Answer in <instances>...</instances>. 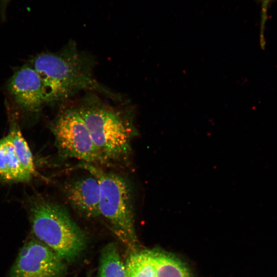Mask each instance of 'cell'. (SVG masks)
Returning <instances> with one entry per match:
<instances>
[{
	"label": "cell",
	"mask_w": 277,
	"mask_h": 277,
	"mask_svg": "<svg viewBox=\"0 0 277 277\" xmlns=\"http://www.w3.org/2000/svg\"><path fill=\"white\" fill-rule=\"evenodd\" d=\"M155 256L153 250L132 252L125 263L126 277H156Z\"/></svg>",
	"instance_id": "obj_10"
},
{
	"label": "cell",
	"mask_w": 277,
	"mask_h": 277,
	"mask_svg": "<svg viewBox=\"0 0 277 277\" xmlns=\"http://www.w3.org/2000/svg\"><path fill=\"white\" fill-rule=\"evenodd\" d=\"M77 109L106 162L127 160L135 133L130 121L123 113L98 101H88Z\"/></svg>",
	"instance_id": "obj_3"
},
{
	"label": "cell",
	"mask_w": 277,
	"mask_h": 277,
	"mask_svg": "<svg viewBox=\"0 0 277 277\" xmlns=\"http://www.w3.org/2000/svg\"><path fill=\"white\" fill-rule=\"evenodd\" d=\"M268 1V0H262V1H263V2H266V1Z\"/></svg>",
	"instance_id": "obj_15"
},
{
	"label": "cell",
	"mask_w": 277,
	"mask_h": 277,
	"mask_svg": "<svg viewBox=\"0 0 277 277\" xmlns=\"http://www.w3.org/2000/svg\"><path fill=\"white\" fill-rule=\"evenodd\" d=\"M156 277H192L184 263L171 253L156 251Z\"/></svg>",
	"instance_id": "obj_12"
},
{
	"label": "cell",
	"mask_w": 277,
	"mask_h": 277,
	"mask_svg": "<svg viewBox=\"0 0 277 277\" xmlns=\"http://www.w3.org/2000/svg\"><path fill=\"white\" fill-rule=\"evenodd\" d=\"M84 176L67 183L64 192L70 205L80 215L88 219L100 216V187L93 175Z\"/></svg>",
	"instance_id": "obj_8"
},
{
	"label": "cell",
	"mask_w": 277,
	"mask_h": 277,
	"mask_svg": "<svg viewBox=\"0 0 277 277\" xmlns=\"http://www.w3.org/2000/svg\"><path fill=\"white\" fill-rule=\"evenodd\" d=\"M80 166L99 181L100 216L121 240L134 248L137 238L129 183L122 176L106 172L92 164L83 162Z\"/></svg>",
	"instance_id": "obj_4"
},
{
	"label": "cell",
	"mask_w": 277,
	"mask_h": 277,
	"mask_svg": "<svg viewBox=\"0 0 277 277\" xmlns=\"http://www.w3.org/2000/svg\"><path fill=\"white\" fill-rule=\"evenodd\" d=\"M66 262L52 249L35 238L21 248L9 277H63Z\"/></svg>",
	"instance_id": "obj_6"
},
{
	"label": "cell",
	"mask_w": 277,
	"mask_h": 277,
	"mask_svg": "<svg viewBox=\"0 0 277 277\" xmlns=\"http://www.w3.org/2000/svg\"><path fill=\"white\" fill-rule=\"evenodd\" d=\"M51 130L62 156L92 165L107 163L94 143L77 108L62 111L53 121Z\"/></svg>",
	"instance_id": "obj_5"
},
{
	"label": "cell",
	"mask_w": 277,
	"mask_h": 277,
	"mask_svg": "<svg viewBox=\"0 0 277 277\" xmlns=\"http://www.w3.org/2000/svg\"><path fill=\"white\" fill-rule=\"evenodd\" d=\"M30 65L41 80L46 103L64 100L84 90L107 92L94 80L90 63L73 43L58 53L37 55Z\"/></svg>",
	"instance_id": "obj_1"
},
{
	"label": "cell",
	"mask_w": 277,
	"mask_h": 277,
	"mask_svg": "<svg viewBox=\"0 0 277 277\" xmlns=\"http://www.w3.org/2000/svg\"><path fill=\"white\" fill-rule=\"evenodd\" d=\"M88 277H89V276H88Z\"/></svg>",
	"instance_id": "obj_16"
},
{
	"label": "cell",
	"mask_w": 277,
	"mask_h": 277,
	"mask_svg": "<svg viewBox=\"0 0 277 277\" xmlns=\"http://www.w3.org/2000/svg\"><path fill=\"white\" fill-rule=\"evenodd\" d=\"M98 277H126L125 264L115 244H107L101 252Z\"/></svg>",
	"instance_id": "obj_11"
},
{
	"label": "cell",
	"mask_w": 277,
	"mask_h": 277,
	"mask_svg": "<svg viewBox=\"0 0 277 277\" xmlns=\"http://www.w3.org/2000/svg\"><path fill=\"white\" fill-rule=\"evenodd\" d=\"M32 178L21 165L9 133L0 139V181L12 183L26 182Z\"/></svg>",
	"instance_id": "obj_9"
},
{
	"label": "cell",
	"mask_w": 277,
	"mask_h": 277,
	"mask_svg": "<svg viewBox=\"0 0 277 277\" xmlns=\"http://www.w3.org/2000/svg\"><path fill=\"white\" fill-rule=\"evenodd\" d=\"M11 0H0V15L2 19H5L6 9Z\"/></svg>",
	"instance_id": "obj_14"
},
{
	"label": "cell",
	"mask_w": 277,
	"mask_h": 277,
	"mask_svg": "<svg viewBox=\"0 0 277 277\" xmlns=\"http://www.w3.org/2000/svg\"><path fill=\"white\" fill-rule=\"evenodd\" d=\"M8 89L16 103L27 111L37 112L46 103L41 80L30 65H24L13 74Z\"/></svg>",
	"instance_id": "obj_7"
},
{
	"label": "cell",
	"mask_w": 277,
	"mask_h": 277,
	"mask_svg": "<svg viewBox=\"0 0 277 277\" xmlns=\"http://www.w3.org/2000/svg\"><path fill=\"white\" fill-rule=\"evenodd\" d=\"M17 158L23 168L33 177L37 174L30 149L16 124L9 132Z\"/></svg>",
	"instance_id": "obj_13"
},
{
	"label": "cell",
	"mask_w": 277,
	"mask_h": 277,
	"mask_svg": "<svg viewBox=\"0 0 277 277\" xmlns=\"http://www.w3.org/2000/svg\"><path fill=\"white\" fill-rule=\"evenodd\" d=\"M30 211L36 239L66 262H73L81 255L86 247V235L64 207L40 198L33 202Z\"/></svg>",
	"instance_id": "obj_2"
}]
</instances>
